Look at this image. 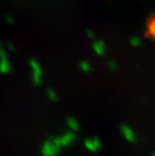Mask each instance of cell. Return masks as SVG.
<instances>
[{
  "label": "cell",
  "mask_w": 155,
  "mask_h": 156,
  "mask_svg": "<svg viewBox=\"0 0 155 156\" xmlns=\"http://www.w3.org/2000/svg\"><path fill=\"white\" fill-rule=\"evenodd\" d=\"M130 44L133 46V48H137V46H140L142 44V41H141V38L138 35H135L133 37H131Z\"/></svg>",
  "instance_id": "3"
},
{
  "label": "cell",
  "mask_w": 155,
  "mask_h": 156,
  "mask_svg": "<svg viewBox=\"0 0 155 156\" xmlns=\"http://www.w3.org/2000/svg\"><path fill=\"white\" fill-rule=\"evenodd\" d=\"M152 156H155V152H154V153L152 154Z\"/></svg>",
  "instance_id": "4"
},
{
  "label": "cell",
  "mask_w": 155,
  "mask_h": 156,
  "mask_svg": "<svg viewBox=\"0 0 155 156\" xmlns=\"http://www.w3.org/2000/svg\"><path fill=\"white\" fill-rule=\"evenodd\" d=\"M147 26H148V31H149V34L152 35L153 38L155 39V16L148 21Z\"/></svg>",
  "instance_id": "2"
},
{
  "label": "cell",
  "mask_w": 155,
  "mask_h": 156,
  "mask_svg": "<svg viewBox=\"0 0 155 156\" xmlns=\"http://www.w3.org/2000/svg\"><path fill=\"white\" fill-rule=\"evenodd\" d=\"M121 131H122V134H123L125 139H126L129 143H136L137 136H136V134H135V132L133 131V129H132L130 126L123 124L121 126Z\"/></svg>",
  "instance_id": "1"
}]
</instances>
